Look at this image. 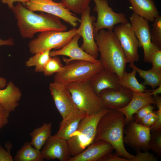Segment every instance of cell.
Instances as JSON below:
<instances>
[{
  "mask_svg": "<svg viewBox=\"0 0 161 161\" xmlns=\"http://www.w3.org/2000/svg\"><path fill=\"white\" fill-rule=\"evenodd\" d=\"M21 37L32 38L38 32L49 30L65 31L67 27L56 16L41 12L36 14L18 3L12 10Z\"/></svg>",
  "mask_w": 161,
  "mask_h": 161,
  "instance_id": "obj_1",
  "label": "cell"
},
{
  "mask_svg": "<svg viewBox=\"0 0 161 161\" xmlns=\"http://www.w3.org/2000/svg\"><path fill=\"white\" fill-rule=\"evenodd\" d=\"M126 124L122 113L116 109H109L98 122L95 141H105L113 147L115 154L129 161H135V156L128 152L124 145V130Z\"/></svg>",
  "mask_w": 161,
  "mask_h": 161,
  "instance_id": "obj_2",
  "label": "cell"
},
{
  "mask_svg": "<svg viewBox=\"0 0 161 161\" xmlns=\"http://www.w3.org/2000/svg\"><path fill=\"white\" fill-rule=\"evenodd\" d=\"M94 36L103 68L117 74L120 80L128 63L113 30L101 29Z\"/></svg>",
  "mask_w": 161,
  "mask_h": 161,
  "instance_id": "obj_3",
  "label": "cell"
},
{
  "mask_svg": "<svg viewBox=\"0 0 161 161\" xmlns=\"http://www.w3.org/2000/svg\"><path fill=\"white\" fill-rule=\"evenodd\" d=\"M109 110L103 107L97 113L87 115L81 120L77 130L67 141L71 157L80 153L94 141L98 122Z\"/></svg>",
  "mask_w": 161,
  "mask_h": 161,
  "instance_id": "obj_4",
  "label": "cell"
},
{
  "mask_svg": "<svg viewBox=\"0 0 161 161\" xmlns=\"http://www.w3.org/2000/svg\"><path fill=\"white\" fill-rule=\"evenodd\" d=\"M103 68L100 61L97 63L72 61L64 66L61 72L54 74L53 82L66 86L74 82L89 81L94 75Z\"/></svg>",
  "mask_w": 161,
  "mask_h": 161,
  "instance_id": "obj_5",
  "label": "cell"
},
{
  "mask_svg": "<svg viewBox=\"0 0 161 161\" xmlns=\"http://www.w3.org/2000/svg\"><path fill=\"white\" fill-rule=\"evenodd\" d=\"M66 87L78 110L87 115L100 111L104 107L102 101L89 81L74 82Z\"/></svg>",
  "mask_w": 161,
  "mask_h": 161,
  "instance_id": "obj_6",
  "label": "cell"
},
{
  "mask_svg": "<svg viewBox=\"0 0 161 161\" xmlns=\"http://www.w3.org/2000/svg\"><path fill=\"white\" fill-rule=\"evenodd\" d=\"M77 29L73 27L67 31L49 30L41 32L29 43L30 52L34 55L47 50L59 49L77 34Z\"/></svg>",
  "mask_w": 161,
  "mask_h": 161,
  "instance_id": "obj_7",
  "label": "cell"
},
{
  "mask_svg": "<svg viewBox=\"0 0 161 161\" xmlns=\"http://www.w3.org/2000/svg\"><path fill=\"white\" fill-rule=\"evenodd\" d=\"M54 0H29L24 4L26 7L33 12L39 11L58 17L73 27L77 26L80 19L60 2Z\"/></svg>",
  "mask_w": 161,
  "mask_h": 161,
  "instance_id": "obj_8",
  "label": "cell"
},
{
  "mask_svg": "<svg viewBox=\"0 0 161 161\" xmlns=\"http://www.w3.org/2000/svg\"><path fill=\"white\" fill-rule=\"evenodd\" d=\"M93 0L95 4L94 10L97 14L96 21L94 23V35L100 30H113L116 24L128 22L125 14L114 12L107 0Z\"/></svg>",
  "mask_w": 161,
  "mask_h": 161,
  "instance_id": "obj_9",
  "label": "cell"
},
{
  "mask_svg": "<svg viewBox=\"0 0 161 161\" xmlns=\"http://www.w3.org/2000/svg\"><path fill=\"white\" fill-rule=\"evenodd\" d=\"M131 26L139 42V46L144 52V61L151 63L153 54L160 49L152 42L149 21L133 13L129 17Z\"/></svg>",
  "mask_w": 161,
  "mask_h": 161,
  "instance_id": "obj_10",
  "label": "cell"
},
{
  "mask_svg": "<svg viewBox=\"0 0 161 161\" xmlns=\"http://www.w3.org/2000/svg\"><path fill=\"white\" fill-rule=\"evenodd\" d=\"M114 32L124 51L128 63L137 61L139 55L138 39L130 23L120 24L114 27Z\"/></svg>",
  "mask_w": 161,
  "mask_h": 161,
  "instance_id": "obj_11",
  "label": "cell"
},
{
  "mask_svg": "<svg viewBox=\"0 0 161 161\" xmlns=\"http://www.w3.org/2000/svg\"><path fill=\"white\" fill-rule=\"evenodd\" d=\"M89 6L81 14L80 24L76 30V33L82 37L83 43L80 47L86 53L97 59L99 54L98 47L94 38V23L95 19L91 15Z\"/></svg>",
  "mask_w": 161,
  "mask_h": 161,
  "instance_id": "obj_12",
  "label": "cell"
},
{
  "mask_svg": "<svg viewBox=\"0 0 161 161\" xmlns=\"http://www.w3.org/2000/svg\"><path fill=\"white\" fill-rule=\"evenodd\" d=\"M124 130L123 142L136 151H148L151 135L150 127L136 122L130 121Z\"/></svg>",
  "mask_w": 161,
  "mask_h": 161,
  "instance_id": "obj_13",
  "label": "cell"
},
{
  "mask_svg": "<svg viewBox=\"0 0 161 161\" xmlns=\"http://www.w3.org/2000/svg\"><path fill=\"white\" fill-rule=\"evenodd\" d=\"M49 89L55 106L62 119L78 110L66 86L53 82L49 84Z\"/></svg>",
  "mask_w": 161,
  "mask_h": 161,
  "instance_id": "obj_14",
  "label": "cell"
},
{
  "mask_svg": "<svg viewBox=\"0 0 161 161\" xmlns=\"http://www.w3.org/2000/svg\"><path fill=\"white\" fill-rule=\"evenodd\" d=\"M80 36L76 34L66 45L61 49L51 51V57L63 55L69 57L67 58L63 57L62 60L66 64L71 61L76 60L89 61L93 63H97L99 60L95 58L83 50L78 45V41Z\"/></svg>",
  "mask_w": 161,
  "mask_h": 161,
  "instance_id": "obj_15",
  "label": "cell"
},
{
  "mask_svg": "<svg viewBox=\"0 0 161 161\" xmlns=\"http://www.w3.org/2000/svg\"><path fill=\"white\" fill-rule=\"evenodd\" d=\"M41 151L44 159L68 161L71 157L67 141L55 134L51 135Z\"/></svg>",
  "mask_w": 161,
  "mask_h": 161,
  "instance_id": "obj_16",
  "label": "cell"
},
{
  "mask_svg": "<svg viewBox=\"0 0 161 161\" xmlns=\"http://www.w3.org/2000/svg\"><path fill=\"white\" fill-rule=\"evenodd\" d=\"M98 96L104 107L109 109H118L127 106L132 97V91L121 86L118 90L107 89L100 92Z\"/></svg>",
  "mask_w": 161,
  "mask_h": 161,
  "instance_id": "obj_17",
  "label": "cell"
},
{
  "mask_svg": "<svg viewBox=\"0 0 161 161\" xmlns=\"http://www.w3.org/2000/svg\"><path fill=\"white\" fill-rule=\"evenodd\" d=\"M114 150L109 143L99 140L95 141L80 153L70 157L68 161H103Z\"/></svg>",
  "mask_w": 161,
  "mask_h": 161,
  "instance_id": "obj_18",
  "label": "cell"
},
{
  "mask_svg": "<svg viewBox=\"0 0 161 161\" xmlns=\"http://www.w3.org/2000/svg\"><path fill=\"white\" fill-rule=\"evenodd\" d=\"M120 81V79L117 74L103 68L94 75L89 82L98 95L105 89L119 90L121 86Z\"/></svg>",
  "mask_w": 161,
  "mask_h": 161,
  "instance_id": "obj_19",
  "label": "cell"
},
{
  "mask_svg": "<svg viewBox=\"0 0 161 161\" xmlns=\"http://www.w3.org/2000/svg\"><path fill=\"white\" fill-rule=\"evenodd\" d=\"M151 91L146 90L143 92H137L132 91V98L129 104L117 109L124 115L126 124L134 120L133 115L140 109L148 104H155L154 97L150 95Z\"/></svg>",
  "mask_w": 161,
  "mask_h": 161,
  "instance_id": "obj_20",
  "label": "cell"
},
{
  "mask_svg": "<svg viewBox=\"0 0 161 161\" xmlns=\"http://www.w3.org/2000/svg\"><path fill=\"white\" fill-rule=\"evenodd\" d=\"M87 115L79 110L69 114L62 119L55 135L68 141L77 130L81 120Z\"/></svg>",
  "mask_w": 161,
  "mask_h": 161,
  "instance_id": "obj_21",
  "label": "cell"
},
{
  "mask_svg": "<svg viewBox=\"0 0 161 161\" xmlns=\"http://www.w3.org/2000/svg\"><path fill=\"white\" fill-rule=\"evenodd\" d=\"M21 96V89L10 81L6 88L0 89V104L9 112H13L19 106Z\"/></svg>",
  "mask_w": 161,
  "mask_h": 161,
  "instance_id": "obj_22",
  "label": "cell"
},
{
  "mask_svg": "<svg viewBox=\"0 0 161 161\" xmlns=\"http://www.w3.org/2000/svg\"><path fill=\"white\" fill-rule=\"evenodd\" d=\"M130 8L140 16L153 22L159 12L152 0H128Z\"/></svg>",
  "mask_w": 161,
  "mask_h": 161,
  "instance_id": "obj_23",
  "label": "cell"
},
{
  "mask_svg": "<svg viewBox=\"0 0 161 161\" xmlns=\"http://www.w3.org/2000/svg\"><path fill=\"white\" fill-rule=\"evenodd\" d=\"M52 128V124L49 123H45L41 127L35 129L30 134L32 145L40 150L51 135Z\"/></svg>",
  "mask_w": 161,
  "mask_h": 161,
  "instance_id": "obj_24",
  "label": "cell"
},
{
  "mask_svg": "<svg viewBox=\"0 0 161 161\" xmlns=\"http://www.w3.org/2000/svg\"><path fill=\"white\" fill-rule=\"evenodd\" d=\"M13 160L15 161H43L40 150L33 146L30 142H25L17 152Z\"/></svg>",
  "mask_w": 161,
  "mask_h": 161,
  "instance_id": "obj_25",
  "label": "cell"
},
{
  "mask_svg": "<svg viewBox=\"0 0 161 161\" xmlns=\"http://www.w3.org/2000/svg\"><path fill=\"white\" fill-rule=\"evenodd\" d=\"M129 66L134 69L139 76L144 79L142 84L151 86L152 90L161 84V72L155 71L151 68L147 70H143L137 67L133 63H130Z\"/></svg>",
  "mask_w": 161,
  "mask_h": 161,
  "instance_id": "obj_26",
  "label": "cell"
},
{
  "mask_svg": "<svg viewBox=\"0 0 161 161\" xmlns=\"http://www.w3.org/2000/svg\"><path fill=\"white\" fill-rule=\"evenodd\" d=\"M136 71L132 69L131 72L125 71L120 81V84L127 88L131 91L137 92H143L145 91L146 88L145 86L139 83L136 78Z\"/></svg>",
  "mask_w": 161,
  "mask_h": 161,
  "instance_id": "obj_27",
  "label": "cell"
},
{
  "mask_svg": "<svg viewBox=\"0 0 161 161\" xmlns=\"http://www.w3.org/2000/svg\"><path fill=\"white\" fill-rule=\"evenodd\" d=\"M50 51L51 50H47L34 54L26 61V66L28 67L35 66V72H43L46 64L51 58Z\"/></svg>",
  "mask_w": 161,
  "mask_h": 161,
  "instance_id": "obj_28",
  "label": "cell"
},
{
  "mask_svg": "<svg viewBox=\"0 0 161 161\" xmlns=\"http://www.w3.org/2000/svg\"><path fill=\"white\" fill-rule=\"evenodd\" d=\"M91 0H61V3L73 13L81 14L89 6Z\"/></svg>",
  "mask_w": 161,
  "mask_h": 161,
  "instance_id": "obj_29",
  "label": "cell"
},
{
  "mask_svg": "<svg viewBox=\"0 0 161 161\" xmlns=\"http://www.w3.org/2000/svg\"><path fill=\"white\" fill-rule=\"evenodd\" d=\"M63 67L64 66L58 56L51 57L46 64L43 72L45 76H49L61 72Z\"/></svg>",
  "mask_w": 161,
  "mask_h": 161,
  "instance_id": "obj_30",
  "label": "cell"
},
{
  "mask_svg": "<svg viewBox=\"0 0 161 161\" xmlns=\"http://www.w3.org/2000/svg\"><path fill=\"white\" fill-rule=\"evenodd\" d=\"M150 31L152 43L161 49V16L160 15L153 22Z\"/></svg>",
  "mask_w": 161,
  "mask_h": 161,
  "instance_id": "obj_31",
  "label": "cell"
},
{
  "mask_svg": "<svg viewBox=\"0 0 161 161\" xmlns=\"http://www.w3.org/2000/svg\"><path fill=\"white\" fill-rule=\"evenodd\" d=\"M149 143L150 149L161 157V129L151 131Z\"/></svg>",
  "mask_w": 161,
  "mask_h": 161,
  "instance_id": "obj_32",
  "label": "cell"
},
{
  "mask_svg": "<svg viewBox=\"0 0 161 161\" xmlns=\"http://www.w3.org/2000/svg\"><path fill=\"white\" fill-rule=\"evenodd\" d=\"M154 97L158 110L156 111L157 117L155 122L150 128L151 131L161 129V97L157 95Z\"/></svg>",
  "mask_w": 161,
  "mask_h": 161,
  "instance_id": "obj_33",
  "label": "cell"
},
{
  "mask_svg": "<svg viewBox=\"0 0 161 161\" xmlns=\"http://www.w3.org/2000/svg\"><path fill=\"white\" fill-rule=\"evenodd\" d=\"M155 106L151 104L145 106L139 109L135 113L134 121L138 123L147 114L153 111Z\"/></svg>",
  "mask_w": 161,
  "mask_h": 161,
  "instance_id": "obj_34",
  "label": "cell"
},
{
  "mask_svg": "<svg viewBox=\"0 0 161 161\" xmlns=\"http://www.w3.org/2000/svg\"><path fill=\"white\" fill-rule=\"evenodd\" d=\"M6 150L0 144V161H13V159L10 154V149L12 148L11 143L7 142L5 143Z\"/></svg>",
  "mask_w": 161,
  "mask_h": 161,
  "instance_id": "obj_35",
  "label": "cell"
},
{
  "mask_svg": "<svg viewBox=\"0 0 161 161\" xmlns=\"http://www.w3.org/2000/svg\"><path fill=\"white\" fill-rule=\"evenodd\" d=\"M153 70L161 72V49L157 50L152 55L151 61Z\"/></svg>",
  "mask_w": 161,
  "mask_h": 161,
  "instance_id": "obj_36",
  "label": "cell"
},
{
  "mask_svg": "<svg viewBox=\"0 0 161 161\" xmlns=\"http://www.w3.org/2000/svg\"><path fill=\"white\" fill-rule=\"evenodd\" d=\"M135 161H157V157L148 151L142 152L141 151H137Z\"/></svg>",
  "mask_w": 161,
  "mask_h": 161,
  "instance_id": "obj_37",
  "label": "cell"
},
{
  "mask_svg": "<svg viewBox=\"0 0 161 161\" xmlns=\"http://www.w3.org/2000/svg\"><path fill=\"white\" fill-rule=\"evenodd\" d=\"M156 117V111H153L143 118L138 123L145 126L151 128L155 122Z\"/></svg>",
  "mask_w": 161,
  "mask_h": 161,
  "instance_id": "obj_38",
  "label": "cell"
},
{
  "mask_svg": "<svg viewBox=\"0 0 161 161\" xmlns=\"http://www.w3.org/2000/svg\"><path fill=\"white\" fill-rule=\"evenodd\" d=\"M10 113V112L0 104V129L8 123Z\"/></svg>",
  "mask_w": 161,
  "mask_h": 161,
  "instance_id": "obj_39",
  "label": "cell"
},
{
  "mask_svg": "<svg viewBox=\"0 0 161 161\" xmlns=\"http://www.w3.org/2000/svg\"><path fill=\"white\" fill-rule=\"evenodd\" d=\"M103 161H129V160L124 157H121L116 154L112 153L109 154L104 159Z\"/></svg>",
  "mask_w": 161,
  "mask_h": 161,
  "instance_id": "obj_40",
  "label": "cell"
},
{
  "mask_svg": "<svg viewBox=\"0 0 161 161\" xmlns=\"http://www.w3.org/2000/svg\"><path fill=\"white\" fill-rule=\"evenodd\" d=\"M1 1L2 3L6 4L9 8L12 10L14 6L13 5L14 2H21L24 4L28 2L29 0H1Z\"/></svg>",
  "mask_w": 161,
  "mask_h": 161,
  "instance_id": "obj_41",
  "label": "cell"
},
{
  "mask_svg": "<svg viewBox=\"0 0 161 161\" xmlns=\"http://www.w3.org/2000/svg\"><path fill=\"white\" fill-rule=\"evenodd\" d=\"M14 42L13 39L11 38L3 40L0 38V46H12L14 45Z\"/></svg>",
  "mask_w": 161,
  "mask_h": 161,
  "instance_id": "obj_42",
  "label": "cell"
},
{
  "mask_svg": "<svg viewBox=\"0 0 161 161\" xmlns=\"http://www.w3.org/2000/svg\"><path fill=\"white\" fill-rule=\"evenodd\" d=\"M161 93V84L158 86L156 89L151 90L150 93L151 95H154V96H156L159 94Z\"/></svg>",
  "mask_w": 161,
  "mask_h": 161,
  "instance_id": "obj_43",
  "label": "cell"
},
{
  "mask_svg": "<svg viewBox=\"0 0 161 161\" xmlns=\"http://www.w3.org/2000/svg\"><path fill=\"white\" fill-rule=\"evenodd\" d=\"M7 81L6 79L2 77H0V88L4 87L6 85Z\"/></svg>",
  "mask_w": 161,
  "mask_h": 161,
  "instance_id": "obj_44",
  "label": "cell"
}]
</instances>
